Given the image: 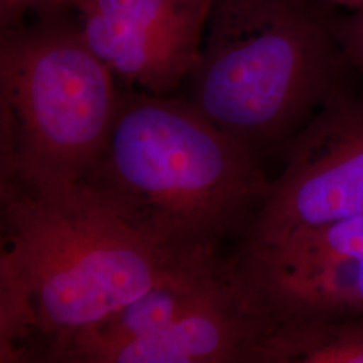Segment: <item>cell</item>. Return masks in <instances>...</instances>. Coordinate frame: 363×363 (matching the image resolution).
Listing matches in <instances>:
<instances>
[{"label":"cell","mask_w":363,"mask_h":363,"mask_svg":"<svg viewBox=\"0 0 363 363\" xmlns=\"http://www.w3.org/2000/svg\"><path fill=\"white\" fill-rule=\"evenodd\" d=\"M0 174V362H55L79 333L202 256L157 247L81 183Z\"/></svg>","instance_id":"cell-1"},{"label":"cell","mask_w":363,"mask_h":363,"mask_svg":"<svg viewBox=\"0 0 363 363\" xmlns=\"http://www.w3.org/2000/svg\"><path fill=\"white\" fill-rule=\"evenodd\" d=\"M171 253H218L269 191L261 159L189 100L121 91L103 151L78 182Z\"/></svg>","instance_id":"cell-2"},{"label":"cell","mask_w":363,"mask_h":363,"mask_svg":"<svg viewBox=\"0 0 363 363\" xmlns=\"http://www.w3.org/2000/svg\"><path fill=\"white\" fill-rule=\"evenodd\" d=\"M320 1L286 0L256 26L206 35L186 82V100L259 159L343 93L346 57Z\"/></svg>","instance_id":"cell-3"},{"label":"cell","mask_w":363,"mask_h":363,"mask_svg":"<svg viewBox=\"0 0 363 363\" xmlns=\"http://www.w3.org/2000/svg\"><path fill=\"white\" fill-rule=\"evenodd\" d=\"M67 10L0 30L1 169L78 183L103 151L121 91Z\"/></svg>","instance_id":"cell-4"},{"label":"cell","mask_w":363,"mask_h":363,"mask_svg":"<svg viewBox=\"0 0 363 363\" xmlns=\"http://www.w3.org/2000/svg\"><path fill=\"white\" fill-rule=\"evenodd\" d=\"M229 261L264 333L363 316V217L240 247Z\"/></svg>","instance_id":"cell-5"},{"label":"cell","mask_w":363,"mask_h":363,"mask_svg":"<svg viewBox=\"0 0 363 363\" xmlns=\"http://www.w3.org/2000/svg\"><path fill=\"white\" fill-rule=\"evenodd\" d=\"M284 152L286 167L271 182L240 247L363 217V100L340 93Z\"/></svg>","instance_id":"cell-6"},{"label":"cell","mask_w":363,"mask_h":363,"mask_svg":"<svg viewBox=\"0 0 363 363\" xmlns=\"http://www.w3.org/2000/svg\"><path fill=\"white\" fill-rule=\"evenodd\" d=\"M213 0H77L94 54L128 89L166 96L186 85L205 45Z\"/></svg>","instance_id":"cell-7"},{"label":"cell","mask_w":363,"mask_h":363,"mask_svg":"<svg viewBox=\"0 0 363 363\" xmlns=\"http://www.w3.org/2000/svg\"><path fill=\"white\" fill-rule=\"evenodd\" d=\"M262 333L234 277L233 288L205 308L154 334L86 351L78 363H252Z\"/></svg>","instance_id":"cell-8"},{"label":"cell","mask_w":363,"mask_h":363,"mask_svg":"<svg viewBox=\"0 0 363 363\" xmlns=\"http://www.w3.org/2000/svg\"><path fill=\"white\" fill-rule=\"evenodd\" d=\"M233 286L230 262L220 259L218 253L187 259L139 298L79 333L54 363H78L86 351L96 347L169 328L222 298Z\"/></svg>","instance_id":"cell-9"},{"label":"cell","mask_w":363,"mask_h":363,"mask_svg":"<svg viewBox=\"0 0 363 363\" xmlns=\"http://www.w3.org/2000/svg\"><path fill=\"white\" fill-rule=\"evenodd\" d=\"M252 363H363V316L269 328Z\"/></svg>","instance_id":"cell-10"},{"label":"cell","mask_w":363,"mask_h":363,"mask_svg":"<svg viewBox=\"0 0 363 363\" xmlns=\"http://www.w3.org/2000/svg\"><path fill=\"white\" fill-rule=\"evenodd\" d=\"M286 0H213L208 35L242 31L259 25Z\"/></svg>","instance_id":"cell-11"},{"label":"cell","mask_w":363,"mask_h":363,"mask_svg":"<svg viewBox=\"0 0 363 363\" xmlns=\"http://www.w3.org/2000/svg\"><path fill=\"white\" fill-rule=\"evenodd\" d=\"M330 27L345 57L363 70V9L330 18Z\"/></svg>","instance_id":"cell-12"},{"label":"cell","mask_w":363,"mask_h":363,"mask_svg":"<svg viewBox=\"0 0 363 363\" xmlns=\"http://www.w3.org/2000/svg\"><path fill=\"white\" fill-rule=\"evenodd\" d=\"M77 0H0V30L23 23L25 15L55 10H74Z\"/></svg>","instance_id":"cell-13"},{"label":"cell","mask_w":363,"mask_h":363,"mask_svg":"<svg viewBox=\"0 0 363 363\" xmlns=\"http://www.w3.org/2000/svg\"><path fill=\"white\" fill-rule=\"evenodd\" d=\"M323 1L342 4V6H349V7H354V9H357V10L363 9V0H323Z\"/></svg>","instance_id":"cell-14"}]
</instances>
